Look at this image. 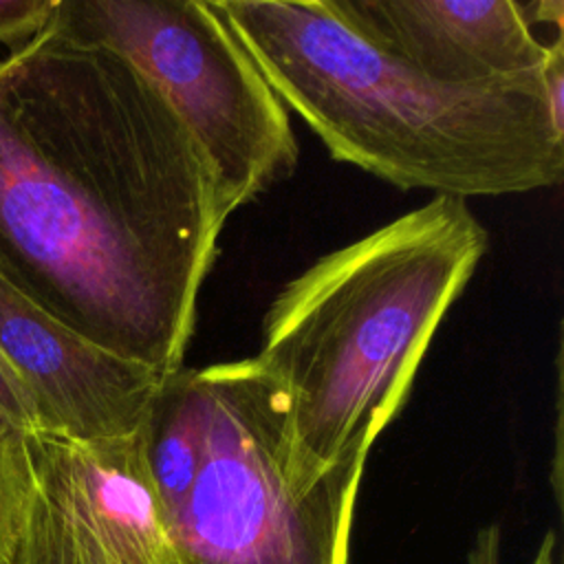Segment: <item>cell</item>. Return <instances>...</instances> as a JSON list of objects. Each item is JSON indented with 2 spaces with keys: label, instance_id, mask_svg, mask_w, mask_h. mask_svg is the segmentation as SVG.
I'll list each match as a JSON object with an SVG mask.
<instances>
[{
  "label": "cell",
  "instance_id": "cell-8",
  "mask_svg": "<svg viewBox=\"0 0 564 564\" xmlns=\"http://www.w3.org/2000/svg\"><path fill=\"white\" fill-rule=\"evenodd\" d=\"M0 355L24 381L37 430L115 438L143 427L163 375L77 337L40 311L0 269Z\"/></svg>",
  "mask_w": 564,
  "mask_h": 564
},
{
  "label": "cell",
  "instance_id": "cell-11",
  "mask_svg": "<svg viewBox=\"0 0 564 564\" xmlns=\"http://www.w3.org/2000/svg\"><path fill=\"white\" fill-rule=\"evenodd\" d=\"M0 408L22 427L37 430V410L20 375L0 355Z\"/></svg>",
  "mask_w": 564,
  "mask_h": 564
},
{
  "label": "cell",
  "instance_id": "cell-3",
  "mask_svg": "<svg viewBox=\"0 0 564 564\" xmlns=\"http://www.w3.org/2000/svg\"><path fill=\"white\" fill-rule=\"evenodd\" d=\"M487 245L465 198L434 196L280 289L253 359L286 399V467L300 491L364 474Z\"/></svg>",
  "mask_w": 564,
  "mask_h": 564
},
{
  "label": "cell",
  "instance_id": "cell-1",
  "mask_svg": "<svg viewBox=\"0 0 564 564\" xmlns=\"http://www.w3.org/2000/svg\"><path fill=\"white\" fill-rule=\"evenodd\" d=\"M223 225L203 150L130 59L53 22L0 59V269L51 319L174 375Z\"/></svg>",
  "mask_w": 564,
  "mask_h": 564
},
{
  "label": "cell",
  "instance_id": "cell-9",
  "mask_svg": "<svg viewBox=\"0 0 564 564\" xmlns=\"http://www.w3.org/2000/svg\"><path fill=\"white\" fill-rule=\"evenodd\" d=\"M26 432L0 408V564H13L31 496Z\"/></svg>",
  "mask_w": 564,
  "mask_h": 564
},
{
  "label": "cell",
  "instance_id": "cell-12",
  "mask_svg": "<svg viewBox=\"0 0 564 564\" xmlns=\"http://www.w3.org/2000/svg\"><path fill=\"white\" fill-rule=\"evenodd\" d=\"M500 527L498 524H489L485 529L478 531L474 546L467 555V564H500ZM553 551H555V535L553 531H549L542 542L540 549L533 557L531 564H553Z\"/></svg>",
  "mask_w": 564,
  "mask_h": 564
},
{
  "label": "cell",
  "instance_id": "cell-4",
  "mask_svg": "<svg viewBox=\"0 0 564 564\" xmlns=\"http://www.w3.org/2000/svg\"><path fill=\"white\" fill-rule=\"evenodd\" d=\"M178 564H348L361 471L289 478L286 399L251 359L165 377L141 427Z\"/></svg>",
  "mask_w": 564,
  "mask_h": 564
},
{
  "label": "cell",
  "instance_id": "cell-10",
  "mask_svg": "<svg viewBox=\"0 0 564 564\" xmlns=\"http://www.w3.org/2000/svg\"><path fill=\"white\" fill-rule=\"evenodd\" d=\"M55 9L57 0H0V44L24 48L51 26Z\"/></svg>",
  "mask_w": 564,
  "mask_h": 564
},
{
  "label": "cell",
  "instance_id": "cell-6",
  "mask_svg": "<svg viewBox=\"0 0 564 564\" xmlns=\"http://www.w3.org/2000/svg\"><path fill=\"white\" fill-rule=\"evenodd\" d=\"M31 496L13 564H178L143 432L73 438L26 432Z\"/></svg>",
  "mask_w": 564,
  "mask_h": 564
},
{
  "label": "cell",
  "instance_id": "cell-2",
  "mask_svg": "<svg viewBox=\"0 0 564 564\" xmlns=\"http://www.w3.org/2000/svg\"><path fill=\"white\" fill-rule=\"evenodd\" d=\"M212 4L335 161L465 200L562 181L564 55L540 73L454 84L379 51L326 0Z\"/></svg>",
  "mask_w": 564,
  "mask_h": 564
},
{
  "label": "cell",
  "instance_id": "cell-7",
  "mask_svg": "<svg viewBox=\"0 0 564 564\" xmlns=\"http://www.w3.org/2000/svg\"><path fill=\"white\" fill-rule=\"evenodd\" d=\"M359 37L454 84L540 73L564 55L562 0H326Z\"/></svg>",
  "mask_w": 564,
  "mask_h": 564
},
{
  "label": "cell",
  "instance_id": "cell-5",
  "mask_svg": "<svg viewBox=\"0 0 564 564\" xmlns=\"http://www.w3.org/2000/svg\"><path fill=\"white\" fill-rule=\"evenodd\" d=\"M53 24L156 84L207 159L223 220L293 174L289 110L212 0H57Z\"/></svg>",
  "mask_w": 564,
  "mask_h": 564
}]
</instances>
